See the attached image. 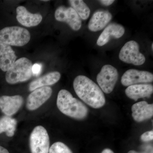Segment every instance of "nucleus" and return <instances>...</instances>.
Here are the masks:
<instances>
[{"instance_id": "nucleus-20", "label": "nucleus", "mask_w": 153, "mask_h": 153, "mask_svg": "<svg viewBox=\"0 0 153 153\" xmlns=\"http://www.w3.org/2000/svg\"><path fill=\"white\" fill-rule=\"evenodd\" d=\"M68 2L81 19L85 20L88 19L90 14V10L83 1L70 0L68 1Z\"/></svg>"}, {"instance_id": "nucleus-22", "label": "nucleus", "mask_w": 153, "mask_h": 153, "mask_svg": "<svg viewBox=\"0 0 153 153\" xmlns=\"http://www.w3.org/2000/svg\"><path fill=\"white\" fill-rule=\"evenodd\" d=\"M141 140L143 142H149L153 140V131L151 130L144 133L140 137Z\"/></svg>"}, {"instance_id": "nucleus-19", "label": "nucleus", "mask_w": 153, "mask_h": 153, "mask_svg": "<svg viewBox=\"0 0 153 153\" xmlns=\"http://www.w3.org/2000/svg\"><path fill=\"white\" fill-rule=\"evenodd\" d=\"M18 122L16 119L7 116L0 118V134L5 132L7 136L13 137L16 129Z\"/></svg>"}, {"instance_id": "nucleus-13", "label": "nucleus", "mask_w": 153, "mask_h": 153, "mask_svg": "<svg viewBox=\"0 0 153 153\" xmlns=\"http://www.w3.org/2000/svg\"><path fill=\"white\" fill-rule=\"evenodd\" d=\"M125 32V28L122 25L117 23H111L106 27L100 34L97 44L100 47L104 46L109 42L112 37L119 38L122 37Z\"/></svg>"}, {"instance_id": "nucleus-17", "label": "nucleus", "mask_w": 153, "mask_h": 153, "mask_svg": "<svg viewBox=\"0 0 153 153\" xmlns=\"http://www.w3.org/2000/svg\"><path fill=\"white\" fill-rule=\"evenodd\" d=\"M17 56L10 46L0 43V68L7 71L16 62Z\"/></svg>"}, {"instance_id": "nucleus-23", "label": "nucleus", "mask_w": 153, "mask_h": 153, "mask_svg": "<svg viewBox=\"0 0 153 153\" xmlns=\"http://www.w3.org/2000/svg\"><path fill=\"white\" fill-rule=\"evenodd\" d=\"M41 69H42V66L41 64L36 63L33 65V67H32V72H33V75L38 76L41 73Z\"/></svg>"}, {"instance_id": "nucleus-25", "label": "nucleus", "mask_w": 153, "mask_h": 153, "mask_svg": "<svg viewBox=\"0 0 153 153\" xmlns=\"http://www.w3.org/2000/svg\"><path fill=\"white\" fill-rule=\"evenodd\" d=\"M99 1L103 5L109 6L112 4L114 2V0H101V1Z\"/></svg>"}, {"instance_id": "nucleus-6", "label": "nucleus", "mask_w": 153, "mask_h": 153, "mask_svg": "<svg viewBox=\"0 0 153 153\" xmlns=\"http://www.w3.org/2000/svg\"><path fill=\"white\" fill-rule=\"evenodd\" d=\"M119 57L123 62L135 66L143 65L146 61L144 55L140 52L139 45L134 41L126 43L121 49Z\"/></svg>"}, {"instance_id": "nucleus-29", "label": "nucleus", "mask_w": 153, "mask_h": 153, "mask_svg": "<svg viewBox=\"0 0 153 153\" xmlns=\"http://www.w3.org/2000/svg\"><path fill=\"white\" fill-rule=\"evenodd\" d=\"M48 1V0H47V1H45V0H44V1Z\"/></svg>"}, {"instance_id": "nucleus-7", "label": "nucleus", "mask_w": 153, "mask_h": 153, "mask_svg": "<svg viewBox=\"0 0 153 153\" xmlns=\"http://www.w3.org/2000/svg\"><path fill=\"white\" fill-rule=\"evenodd\" d=\"M118 78V72L114 67L110 65L102 66L97 74V81L102 91L110 94L113 91Z\"/></svg>"}, {"instance_id": "nucleus-28", "label": "nucleus", "mask_w": 153, "mask_h": 153, "mask_svg": "<svg viewBox=\"0 0 153 153\" xmlns=\"http://www.w3.org/2000/svg\"><path fill=\"white\" fill-rule=\"evenodd\" d=\"M152 50H153V43H152Z\"/></svg>"}, {"instance_id": "nucleus-9", "label": "nucleus", "mask_w": 153, "mask_h": 153, "mask_svg": "<svg viewBox=\"0 0 153 153\" xmlns=\"http://www.w3.org/2000/svg\"><path fill=\"white\" fill-rule=\"evenodd\" d=\"M153 81L152 73L137 69L128 70L122 76L121 83L124 86H129L138 83H150Z\"/></svg>"}, {"instance_id": "nucleus-10", "label": "nucleus", "mask_w": 153, "mask_h": 153, "mask_svg": "<svg viewBox=\"0 0 153 153\" xmlns=\"http://www.w3.org/2000/svg\"><path fill=\"white\" fill-rule=\"evenodd\" d=\"M52 93V88L49 86L39 88L33 91L27 99V108L30 111L38 109L50 98Z\"/></svg>"}, {"instance_id": "nucleus-18", "label": "nucleus", "mask_w": 153, "mask_h": 153, "mask_svg": "<svg viewBox=\"0 0 153 153\" xmlns=\"http://www.w3.org/2000/svg\"><path fill=\"white\" fill-rule=\"evenodd\" d=\"M60 77L61 74L58 71L49 72L30 82L29 85V90L33 91L39 88L54 85L60 80Z\"/></svg>"}, {"instance_id": "nucleus-21", "label": "nucleus", "mask_w": 153, "mask_h": 153, "mask_svg": "<svg viewBox=\"0 0 153 153\" xmlns=\"http://www.w3.org/2000/svg\"><path fill=\"white\" fill-rule=\"evenodd\" d=\"M49 153H73L65 144L60 142L55 143L49 148Z\"/></svg>"}, {"instance_id": "nucleus-8", "label": "nucleus", "mask_w": 153, "mask_h": 153, "mask_svg": "<svg viewBox=\"0 0 153 153\" xmlns=\"http://www.w3.org/2000/svg\"><path fill=\"white\" fill-rule=\"evenodd\" d=\"M55 17L57 21L66 23L74 31H78L81 27V19L71 7L60 6L55 11Z\"/></svg>"}, {"instance_id": "nucleus-12", "label": "nucleus", "mask_w": 153, "mask_h": 153, "mask_svg": "<svg viewBox=\"0 0 153 153\" xmlns=\"http://www.w3.org/2000/svg\"><path fill=\"white\" fill-rule=\"evenodd\" d=\"M16 19L20 24L27 27H36L41 23L43 19L39 13H30L24 6H19L16 9Z\"/></svg>"}, {"instance_id": "nucleus-5", "label": "nucleus", "mask_w": 153, "mask_h": 153, "mask_svg": "<svg viewBox=\"0 0 153 153\" xmlns=\"http://www.w3.org/2000/svg\"><path fill=\"white\" fill-rule=\"evenodd\" d=\"M49 136L47 130L41 126H36L30 134L31 153H49Z\"/></svg>"}, {"instance_id": "nucleus-11", "label": "nucleus", "mask_w": 153, "mask_h": 153, "mask_svg": "<svg viewBox=\"0 0 153 153\" xmlns=\"http://www.w3.org/2000/svg\"><path fill=\"white\" fill-rule=\"evenodd\" d=\"M23 103L24 99L21 95H4L0 97V109L7 116L16 114Z\"/></svg>"}, {"instance_id": "nucleus-14", "label": "nucleus", "mask_w": 153, "mask_h": 153, "mask_svg": "<svg viewBox=\"0 0 153 153\" xmlns=\"http://www.w3.org/2000/svg\"><path fill=\"white\" fill-rule=\"evenodd\" d=\"M132 116L137 122H142L150 119L153 116V105L141 101L131 107Z\"/></svg>"}, {"instance_id": "nucleus-27", "label": "nucleus", "mask_w": 153, "mask_h": 153, "mask_svg": "<svg viewBox=\"0 0 153 153\" xmlns=\"http://www.w3.org/2000/svg\"><path fill=\"white\" fill-rule=\"evenodd\" d=\"M101 153H114L111 149H105L102 151Z\"/></svg>"}, {"instance_id": "nucleus-16", "label": "nucleus", "mask_w": 153, "mask_h": 153, "mask_svg": "<svg viewBox=\"0 0 153 153\" xmlns=\"http://www.w3.org/2000/svg\"><path fill=\"white\" fill-rule=\"evenodd\" d=\"M153 92V85L149 84H136L130 85L125 90L126 95L129 98L137 101L145 97H150Z\"/></svg>"}, {"instance_id": "nucleus-15", "label": "nucleus", "mask_w": 153, "mask_h": 153, "mask_svg": "<svg viewBox=\"0 0 153 153\" xmlns=\"http://www.w3.org/2000/svg\"><path fill=\"white\" fill-rule=\"evenodd\" d=\"M112 17V15L108 11L101 10L96 11L89 21L88 29L94 32L102 30L110 22Z\"/></svg>"}, {"instance_id": "nucleus-1", "label": "nucleus", "mask_w": 153, "mask_h": 153, "mask_svg": "<svg viewBox=\"0 0 153 153\" xmlns=\"http://www.w3.org/2000/svg\"><path fill=\"white\" fill-rule=\"evenodd\" d=\"M73 87L77 96L88 105L96 109L104 106L105 99L103 91L88 77L84 75L76 76Z\"/></svg>"}, {"instance_id": "nucleus-26", "label": "nucleus", "mask_w": 153, "mask_h": 153, "mask_svg": "<svg viewBox=\"0 0 153 153\" xmlns=\"http://www.w3.org/2000/svg\"><path fill=\"white\" fill-rule=\"evenodd\" d=\"M0 153H10L9 151L5 149L0 146Z\"/></svg>"}, {"instance_id": "nucleus-24", "label": "nucleus", "mask_w": 153, "mask_h": 153, "mask_svg": "<svg viewBox=\"0 0 153 153\" xmlns=\"http://www.w3.org/2000/svg\"><path fill=\"white\" fill-rule=\"evenodd\" d=\"M128 153H153V149L151 146H148L146 150L142 152H138L134 150L129 151Z\"/></svg>"}, {"instance_id": "nucleus-2", "label": "nucleus", "mask_w": 153, "mask_h": 153, "mask_svg": "<svg viewBox=\"0 0 153 153\" xmlns=\"http://www.w3.org/2000/svg\"><path fill=\"white\" fill-rule=\"evenodd\" d=\"M57 105L60 112L77 120L84 119L88 114V108L85 105L73 97L71 94L66 89L59 91L57 95Z\"/></svg>"}, {"instance_id": "nucleus-3", "label": "nucleus", "mask_w": 153, "mask_h": 153, "mask_svg": "<svg viewBox=\"0 0 153 153\" xmlns=\"http://www.w3.org/2000/svg\"><path fill=\"white\" fill-rule=\"evenodd\" d=\"M32 61L26 57L19 58L6 74V80L10 84H16L29 80L33 76Z\"/></svg>"}, {"instance_id": "nucleus-4", "label": "nucleus", "mask_w": 153, "mask_h": 153, "mask_svg": "<svg viewBox=\"0 0 153 153\" xmlns=\"http://www.w3.org/2000/svg\"><path fill=\"white\" fill-rule=\"evenodd\" d=\"M31 35L25 28L13 26L0 30V43L9 46L22 47L29 43Z\"/></svg>"}]
</instances>
